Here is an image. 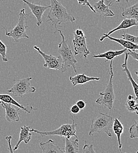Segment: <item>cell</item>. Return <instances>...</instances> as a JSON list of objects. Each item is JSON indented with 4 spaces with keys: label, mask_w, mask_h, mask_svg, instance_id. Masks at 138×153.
<instances>
[{
    "label": "cell",
    "mask_w": 138,
    "mask_h": 153,
    "mask_svg": "<svg viewBox=\"0 0 138 153\" xmlns=\"http://www.w3.org/2000/svg\"><path fill=\"white\" fill-rule=\"evenodd\" d=\"M50 11L48 14L47 21L51 22L52 25L55 28V33L58 31L57 27L61 23L67 22L75 23L76 19L67 13L66 9L60 1L50 0Z\"/></svg>",
    "instance_id": "6da1fadb"
},
{
    "label": "cell",
    "mask_w": 138,
    "mask_h": 153,
    "mask_svg": "<svg viewBox=\"0 0 138 153\" xmlns=\"http://www.w3.org/2000/svg\"><path fill=\"white\" fill-rule=\"evenodd\" d=\"M60 34L61 37V41L58 47V51L60 54V57L62 60V67L60 71L62 73H65L67 68L69 67H72L74 70L75 73H77L76 65L78 63L77 60L75 57L73 53L71 50L70 45L68 44L67 41L66 40L64 34L61 30H58Z\"/></svg>",
    "instance_id": "7a4b0ae2"
},
{
    "label": "cell",
    "mask_w": 138,
    "mask_h": 153,
    "mask_svg": "<svg viewBox=\"0 0 138 153\" xmlns=\"http://www.w3.org/2000/svg\"><path fill=\"white\" fill-rule=\"evenodd\" d=\"M113 118L107 114L99 113L92 120L90 129L89 133L90 136L95 133H105L112 137L111 130L112 129Z\"/></svg>",
    "instance_id": "3957f363"
},
{
    "label": "cell",
    "mask_w": 138,
    "mask_h": 153,
    "mask_svg": "<svg viewBox=\"0 0 138 153\" xmlns=\"http://www.w3.org/2000/svg\"><path fill=\"white\" fill-rule=\"evenodd\" d=\"M112 64L113 60L111 61L109 65V81L106 85L105 90L103 92H100L99 93L100 97L95 101L96 104L107 108L109 110H115L113 106V103L115 100V95L113 84V78L114 76V73L113 71Z\"/></svg>",
    "instance_id": "277c9868"
},
{
    "label": "cell",
    "mask_w": 138,
    "mask_h": 153,
    "mask_svg": "<svg viewBox=\"0 0 138 153\" xmlns=\"http://www.w3.org/2000/svg\"><path fill=\"white\" fill-rule=\"evenodd\" d=\"M30 16V15L29 14L25 13L24 8L22 9L19 14V22L13 30L8 31L5 28H4L5 30L6 36L13 38L16 42H17L21 38H29V37L26 33V30L28 27L27 25V19Z\"/></svg>",
    "instance_id": "5b68a950"
},
{
    "label": "cell",
    "mask_w": 138,
    "mask_h": 153,
    "mask_svg": "<svg viewBox=\"0 0 138 153\" xmlns=\"http://www.w3.org/2000/svg\"><path fill=\"white\" fill-rule=\"evenodd\" d=\"M76 127L77 124L75 123L74 118H73V123L72 124H63L59 128L50 131H40L34 128L30 129V132H34L40 135L44 136H54L58 135L60 137H64L65 138L70 139L72 137H75L78 138L76 135Z\"/></svg>",
    "instance_id": "8992f818"
},
{
    "label": "cell",
    "mask_w": 138,
    "mask_h": 153,
    "mask_svg": "<svg viewBox=\"0 0 138 153\" xmlns=\"http://www.w3.org/2000/svg\"><path fill=\"white\" fill-rule=\"evenodd\" d=\"M32 77H28L16 80L14 85L8 90V92L13 96L22 97L26 94L34 93L36 89L34 87H31L30 81Z\"/></svg>",
    "instance_id": "52a82bcc"
},
{
    "label": "cell",
    "mask_w": 138,
    "mask_h": 153,
    "mask_svg": "<svg viewBox=\"0 0 138 153\" xmlns=\"http://www.w3.org/2000/svg\"><path fill=\"white\" fill-rule=\"evenodd\" d=\"M33 48L43 58L45 61L44 64V67L45 68L55 70H61L62 67V60L60 57H56L51 54H47L43 53L37 46H34Z\"/></svg>",
    "instance_id": "ba28073f"
},
{
    "label": "cell",
    "mask_w": 138,
    "mask_h": 153,
    "mask_svg": "<svg viewBox=\"0 0 138 153\" xmlns=\"http://www.w3.org/2000/svg\"><path fill=\"white\" fill-rule=\"evenodd\" d=\"M74 37L73 39V44L74 47V54L78 56L80 54L83 55L84 58L86 59L88 56L90 54V51L87 47L86 36H78L73 34Z\"/></svg>",
    "instance_id": "9c48e42d"
},
{
    "label": "cell",
    "mask_w": 138,
    "mask_h": 153,
    "mask_svg": "<svg viewBox=\"0 0 138 153\" xmlns=\"http://www.w3.org/2000/svg\"><path fill=\"white\" fill-rule=\"evenodd\" d=\"M0 105L5 110V118L10 123H16L20 121V114L19 107L0 101Z\"/></svg>",
    "instance_id": "30bf717a"
},
{
    "label": "cell",
    "mask_w": 138,
    "mask_h": 153,
    "mask_svg": "<svg viewBox=\"0 0 138 153\" xmlns=\"http://www.w3.org/2000/svg\"><path fill=\"white\" fill-rule=\"evenodd\" d=\"M23 2H24L31 10V13L36 18L37 22L36 24L38 27H40L42 24V17L44 12L48 8H50V6H42L40 5H36L33 3H31L27 0H21Z\"/></svg>",
    "instance_id": "8fae6325"
},
{
    "label": "cell",
    "mask_w": 138,
    "mask_h": 153,
    "mask_svg": "<svg viewBox=\"0 0 138 153\" xmlns=\"http://www.w3.org/2000/svg\"><path fill=\"white\" fill-rule=\"evenodd\" d=\"M111 5V4H105L103 0H99L98 2L94 3L92 6L94 9L95 14L102 17H112L115 16V13L109 9V7H110Z\"/></svg>",
    "instance_id": "7c38bea8"
},
{
    "label": "cell",
    "mask_w": 138,
    "mask_h": 153,
    "mask_svg": "<svg viewBox=\"0 0 138 153\" xmlns=\"http://www.w3.org/2000/svg\"><path fill=\"white\" fill-rule=\"evenodd\" d=\"M40 147L42 150V153H64L63 149L60 148L52 140H48L44 143H40Z\"/></svg>",
    "instance_id": "4fadbf2b"
},
{
    "label": "cell",
    "mask_w": 138,
    "mask_h": 153,
    "mask_svg": "<svg viewBox=\"0 0 138 153\" xmlns=\"http://www.w3.org/2000/svg\"><path fill=\"white\" fill-rule=\"evenodd\" d=\"M0 101H2L4 102L13 104V105L19 107V108L22 110L24 111H25V113H30L32 110H37V108H33L32 105H27L26 107H24L22 105L20 104L17 101H16L15 100H14V98H13L11 97V96L8 95V94H0Z\"/></svg>",
    "instance_id": "5bb4252c"
},
{
    "label": "cell",
    "mask_w": 138,
    "mask_h": 153,
    "mask_svg": "<svg viewBox=\"0 0 138 153\" xmlns=\"http://www.w3.org/2000/svg\"><path fill=\"white\" fill-rule=\"evenodd\" d=\"M69 79L71 81L73 87L77 85H83L92 81H99L100 78L95 76H89L85 75L84 73L80 74H76L75 76H70Z\"/></svg>",
    "instance_id": "9a60e30c"
},
{
    "label": "cell",
    "mask_w": 138,
    "mask_h": 153,
    "mask_svg": "<svg viewBox=\"0 0 138 153\" xmlns=\"http://www.w3.org/2000/svg\"><path fill=\"white\" fill-rule=\"evenodd\" d=\"M125 61L124 63L122 65V71L123 72H125L127 76L128 80L131 82L134 91V94L136 97V100H138V84L137 82L134 79L133 77L132 76V74L131 73L130 70H129L128 65H127V63H128V54L127 53V51L125 53Z\"/></svg>",
    "instance_id": "2e32d148"
},
{
    "label": "cell",
    "mask_w": 138,
    "mask_h": 153,
    "mask_svg": "<svg viewBox=\"0 0 138 153\" xmlns=\"http://www.w3.org/2000/svg\"><path fill=\"white\" fill-rule=\"evenodd\" d=\"M105 38H108L110 41H115L117 43L119 44L121 46H122L124 48L126 49L127 50H131V51H136L138 50V45L134 44L133 43H131L128 41H126L123 39L120 38H116L112 37L111 36H102L101 37H100L99 40L100 42L103 41Z\"/></svg>",
    "instance_id": "e0dca14e"
},
{
    "label": "cell",
    "mask_w": 138,
    "mask_h": 153,
    "mask_svg": "<svg viewBox=\"0 0 138 153\" xmlns=\"http://www.w3.org/2000/svg\"><path fill=\"white\" fill-rule=\"evenodd\" d=\"M122 16L125 19H135L137 22L138 29V2L127 8H123Z\"/></svg>",
    "instance_id": "ac0fdd59"
},
{
    "label": "cell",
    "mask_w": 138,
    "mask_h": 153,
    "mask_svg": "<svg viewBox=\"0 0 138 153\" xmlns=\"http://www.w3.org/2000/svg\"><path fill=\"white\" fill-rule=\"evenodd\" d=\"M31 139V134L30 132V128L28 126H24L21 127V131L19 141L13 149L14 151L17 150L19 148V146L21 142H24L25 144H28Z\"/></svg>",
    "instance_id": "d6986e66"
},
{
    "label": "cell",
    "mask_w": 138,
    "mask_h": 153,
    "mask_svg": "<svg viewBox=\"0 0 138 153\" xmlns=\"http://www.w3.org/2000/svg\"><path fill=\"white\" fill-rule=\"evenodd\" d=\"M127 51V50L124 48L122 50H117V51H108L106 53L99 54H94L93 56V57L95 58H104L105 59V62H107V61H112L115 58L117 57L120 56H122V54H125Z\"/></svg>",
    "instance_id": "ffe728a7"
},
{
    "label": "cell",
    "mask_w": 138,
    "mask_h": 153,
    "mask_svg": "<svg viewBox=\"0 0 138 153\" xmlns=\"http://www.w3.org/2000/svg\"><path fill=\"white\" fill-rule=\"evenodd\" d=\"M134 26H137V22L135 19H125L122 21V22L119 25L118 27H116L114 29L110 30L107 34H103V35L107 36H110V35L112 34H113V33H115L117 31H119L121 30L128 29Z\"/></svg>",
    "instance_id": "44dd1931"
},
{
    "label": "cell",
    "mask_w": 138,
    "mask_h": 153,
    "mask_svg": "<svg viewBox=\"0 0 138 153\" xmlns=\"http://www.w3.org/2000/svg\"><path fill=\"white\" fill-rule=\"evenodd\" d=\"M112 130L117 137V140L118 142V149L121 153L122 152L121 149L122 147V144L120 141V137H121V135L123 133L124 127L123 124H122V123L120 121V120L118 118H115V120H113Z\"/></svg>",
    "instance_id": "7402d4cb"
},
{
    "label": "cell",
    "mask_w": 138,
    "mask_h": 153,
    "mask_svg": "<svg viewBox=\"0 0 138 153\" xmlns=\"http://www.w3.org/2000/svg\"><path fill=\"white\" fill-rule=\"evenodd\" d=\"M64 153H78L79 152V140H75L65 138V146L63 149Z\"/></svg>",
    "instance_id": "603a6c76"
},
{
    "label": "cell",
    "mask_w": 138,
    "mask_h": 153,
    "mask_svg": "<svg viewBox=\"0 0 138 153\" xmlns=\"http://www.w3.org/2000/svg\"><path fill=\"white\" fill-rule=\"evenodd\" d=\"M125 107L129 112L135 113L138 115V104L137 100L131 95L128 96L127 101L125 103Z\"/></svg>",
    "instance_id": "cb8c5ba5"
},
{
    "label": "cell",
    "mask_w": 138,
    "mask_h": 153,
    "mask_svg": "<svg viewBox=\"0 0 138 153\" xmlns=\"http://www.w3.org/2000/svg\"><path fill=\"white\" fill-rule=\"evenodd\" d=\"M129 137L132 139L138 138V119L135 120L134 124L129 128Z\"/></svg>",
    "instance_id": "d4e9b609"
},
{
    "label": "cell",
    "mask_w": 138,
    "mask_h": 153,
    "mask_svg": "<svg viewBox=\"0 0 138 153\" xmlns=\"http://www.w3.org/2000/svg\"><path fill=\"white\" fill-rule=\"evenodd\" d=\"M122 39L128 41L134 44L138 45V37L132 36L129 34H126L123 32V34L122 35Z\"/></svg>",
    "instance_id": "484cf974"
},
{
    "label": "cell",
    "mask_w": 138,
    "mask_h": 153,
    "mask_svg": "<svg viewBox=\"0 0 138 153\" xmlns=\"http://www.w3.org/2000/svg\"><path fill=\"white\" fill-rule=\"evenodd\" d=\"M0 56L4 62H8V58L7 57V47L0 39Z\"/></svg>",
    "instance_id": "4316f807"
},
{
    "label": "cell",
    "mask_w": 138,
    "mask_h": 153,
    "mask_svg": "<svg viewBox=\"0 0 138 153\" xmlns=\"http://www.w3.org/2000/svg\"><path fill=\"white\" fill-rule=\"evenodd\" d=\"M84 144L83 148V153H96L92 144L90 145L87 144L86 140H84Z\"/></svg>",
    "instance_id": "83f0119b"
},
{
    "label": "cell",
    "mask_w": 138,
    "mask_h": 153,
    "mask_svg": "<svg viewBox=\"0 0 138 153\" xmlns=\"http://www.w3.org/2000/svg\"><path fill=\"white\" fill-rule=\"evenodd\" d=\"M78 4L80 5L89 7V8L92 11V12L95 13L94 9L92 7V6L91 5V4H90V2H89V0H78Z\"/></svg>",
    "instance_id": "f1b7e54d"
},
{
    "label": "cell",
    "mask_w": 138,
    "mask_h": 153,
    "mask_svg": "<svg viewBox=\"0 0 138 153\" xmlns=\"http://www.w3.org/2000/svg\"><path fill=\"white\" fill-rule=\"evenodd\" d=\"M6 140L7 141V143H8V150L9 151L10 153H14V150L13 149L12 147L11 146V139H12V137L11 135L9 136H7L5 138Z\"/></svg>",
    "instance_id": "f546056e"
},
{
    "label": "cell",
    "mask_w": 138,
    "mask_h": 153,
    "mask_svg": "<svg viewBox=\"0 0 138 153\" xmlns=\"http://www.w3.org/2000/svg\"><path fill=\"white\" fill-rule=\"evenodd\" d=\"M80 110L79 107L76 105H73L70 108V113L73 114H77L80 112Z\"/></svg>",
    "instance_id": "4dcf8cb0"
},
{
    "label": "cell",
    "mask_w": 138,
    "mask_h": 153,
    "mask_svg": "<svg viewBox=\"0 0 138 153\" xmlns=\"http://www.w3.org/2000/svg\"><path fill=\"white\" fill-rule=\"evenodd\" d=\"M127 53L128 55L131 56L133 59L138 61V53H137L135 51H131V50H127Z\"/></svg>",
    "instance_id": "1f68e13d"
},
{
    "label": "cell",
    "mask_w": 138,
    "mask_h": 153,
    "mask_svg": "<svg viewBox=\"0 0 138 153\" xmlns=\"http://www.w3.org/2000/svg\"><path fill=\"white\" fill-rule=\"evenodd\" d=\"M76 105L79 107L80 110H83V109H84L85 108L86 103L84 101H83V100H79V101H78L76 102Z\"/></svg>",
    "instance_id": "d6a6232c"
},
{
    "label": "cell",
    "mask_w": 138,
    "mask_h": 153,
    "mask_svg": "<svg viewBox=\"0 0 138 153\" xmlns=\"http://www.w3.org/2000/svg\"><path fill=\"white\" fill-rule=\"evenodd\" d=\"M73 34H75V35H76L78 36H84V33H83V30L80 28H79L78 29H76L75 30V31L73 33Z\"/></svg>",
    "instance_id": "836d02e7"
},
{
    "label": "cell",
    "mask_w": 138,
    "mask_h": 153,
    "mask_svg": "<svg viewBox=\"0 0 138 153\" xmlns=\"http://www.w3.org/2000/svg\"><path fill=\"white\" fill-rule=\"evenodd\" d=\"M103 1H105L107 4H112V3H113V2H117V3H119V2H120V0H103Z\"/></svg>",
    "instance_id": "e575fe53"
},
{
    "label": "cell",
    "mask_w": 138,
    "mask_h": 153,
    "mask_svg": "<svg viewBox=\"0 0 138 153\" xmlns=\"http://www.w3.org/2000/svg\"><path fill=\"white\" fill-rule=\"evenodd\" d=\"M135 74H136V75H137V76H138V78H137V82H138V71H136V72H135Z\"/></svg>",
    "instance_id": "d590c367"
},
{
    "label": "cell",
    "mask_w": 138,
    "mask_h": 153,
    "mask_svg": "<svg viewBox=\"0 0 138 153\" xmlns=\"http://www.w3.org/2000/svg\"><path fill=\"white\" fill-rule=\"evenodd\" d=\"M138 153V151H137V152H136V153Z\"/></svg>",
    "instance_id": "8d00e7d4"
}]
</instances>
